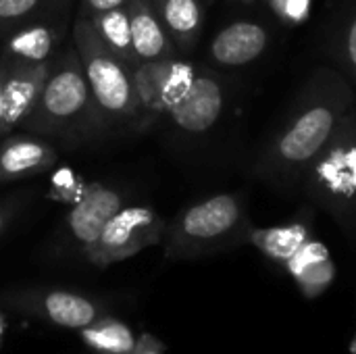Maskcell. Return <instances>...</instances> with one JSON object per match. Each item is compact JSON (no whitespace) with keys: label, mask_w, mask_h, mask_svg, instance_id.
<instances>
[{"label":"cell","mask_w":356,"mask_h":354,"mask_svg":"<svg viewBox=\"0 0 356 354\" xmlns=\"http://www.w3.org/2000/svg\"><path fill=\"white\" fill-rule=\"evenodd\" d=\"M48 4L50 0H0V31L27 23L31 17H38Z\"/></svg>","instance_id":"obj_21"},{"label":"cell","mask_w":356,"mask_h":354,"mask_svg":"<svg viewBox=\"0 0 356 354\" xmlns=\"http://www.w3.org/2000/svg\"><path fill=\"white\" fill-rule=\"evenodd\" d=\"M290 269L294 275L309 286H323L332 277V265L327 250L317 242H307L290 259Z\"/></svg>","instance_id":"obj_19"},{"label":"cell","mask_w":356,"mask_h":354,"mask_svg":"<svg viewBox=\"0 0 356 354\" xmlns=\"http://www.w3.org/2000/svg\"><path fill=\"white\" fill-rule=\"evenodd\" d=\"M165 230V219L152 207L123 204L108 219L100 236L81 252L92 265L102 269L159 244Z\"/></svg>","instance_id":"obj_6"},{"label":"cell","mask_w":356,"mask_h":354,"mask_svg":"<svg viewBox=\"0 0 356 354\" xmlns=\"http://www.w3.org/2000/svg\"><path fill=\"white\" fill-rule=\"evenodd\" d=\"M269 44V33L261 23L234 21L211 42V58L221 67H242L257 61Z\"/></svg>","instance_id":"obj_11"},{"label":"cell","mask_w":356,"mask_h":354,"mask_svg":"<svg viewBox=\"0 0 356 354\" xmlns=\"http://www.w3.org/2000/svg\"><path fill=\"white\" fill-rule=\"evenodd\" d=\"M334 52L342 65L346 79L356 86V0L348 6L334 35Z\"/></svg>","instance_id":"obj_20"},{"label":"cell","mask_w":356,"mask_h":354,"mask_svg":"<svg viewBox=\"0 0 356 354\" xmlns=\"http://www.w3.org/2000/svg\"><path fill=\"white\" fill-rule=\"evenodd\" d=\"M161 353H163L161 342H159L156 338H152V336H146V334L136 342V346H134V351H131V354H161Z\"/></svg>","instance_id":"obj_24"},{"label":"cell","mask_w":356,"mask_h":354,"mask_svg":"<svg viewBox=\"0 0 356 354\" xmlns=\"http://www.w3.org/2000/svg\"><path fill=\"white\" fill-rule=\"evenodd\" d=\"M81 340L98 354H131L136 346L129 328L117 319H100L81 328Z\"/></svg>","instance_id":"obj_17"},{"label":"cell","mask_w":356,"mask_h":354,"mask_svg":"<svg viewBox=\"0 0 356 354\" xmlns=\"http://www.w3.org/2000/svg\"><path fill=\"white\" fill-rule=\"evenodd\" d=\"M355 111L356 92L346 75L332 67H317L259 152L252 173L275 190H298L305 171Z\"/></svg>","instance_id":"obj_1"},{"label":"cell","mask_w":356,"mask_h":354,"mask_svg":"<svg viewBox=\"0 0 356 354\" xmlns=\"http://www.w3.org/2000/svg\"><path fill=\"white\" fill-rule=\"evenodd\" d=\"M13 211H15V202H8V204H0V232L6 227V223L10 221L13 217Z\"/></svg>","instance_id":"obj_25"},{"label":"cell","mask_w":356,"mask_h":354,"mask_svg":"<svg viewBox=\"0 0 356 354\" xmlns=\"http://www.w3.org/2000/svg\"><path fill=\"white\" fill-rule=\"evenodd\" d=\"M48 65H25L0 54V136L25 123L42 90Z\"/></svg>","instance_id":"obj_8"},{"label":"cell","mask_w":356,"mask_h":354,"mask_svg":"<svg viewBox=\"0 0 356 354\" xmlns=\"http://www.w3.org/2000/svg\"><path fill=\"white\" fill-rule=\"evenodd\" d=\"M244 2H252V0H244Z\"/></svg>","instance_id":"obj_27"},{"label":"cell","mask_w":356,"mask_h":354,"mask_svg":"<svg viewBox=\"0 0 356 354\" xmlns=\"http://www.w3.org/2000/svg\"><path fill=\"white\" fill-rule=\"evenodd\" d=\"M44 309H46V315L56 325L69 328V330L86 328L96 317V307L88 298L71 294V292H63V290L50 292L44 298Z\"/></svg>","instance_id":"obj_16"},{"label":"cell","mask_w":356,"mask_h":354,"mask_svg":"<svg viewBox=\"0 0 356 354\" xmlns=\"http://www.w3.org/2000/svg\"><path fill=\"white\" fill-rule=\"evenodd\" d=\"M298 190L334 215H356V111L305 171Z\"/></svg>","instance_id":"obj_5"},{"label":"cell","mask_w":356,"mask_h":354,"mask_svg":"<svg viewBox=\"0 0 356 354\" xmlns=\"http://www.w3.org/2000/svg\"><path fill=\"white\" fill-rule=\"evenodd\" d=\"M58 161V150L40 136L17 134L0 144V184L40 175Z\"/></svg>","instance_id":"obj_10"},{"label":"cell","mask_w":356,"mask_h":354,"mask_svg":"<svg viewBox=\"0 0 356 354\" xmlns=\"http://www.w3.org/2000/svg\"><path fill=\"white\" fill-rule=\"evenodd\" d=\"M92 29L96 31V35L100 38V42L113 52L117 54L121 61H125L127 65H136V52H134V44H131V25H129V13H127V4L125 6H117V8H108L102 13H92V15H83Z\"/></svg>","instance_id":"obj_15"},{"label":"cell","mask_w":356,"mask_h":354,"mask_svg":"<svg viewBox=\"0 0 356 354\" xmlns=\"http://www.w3.org/2000/svg\"><path fill=\"white\" fill-rule=\"evenodd\" d=\"M127 0H81V15H92V13H102L108 8L125 6Z\"/></svg>","instance_id":"obj_23"},{"label":"cell","mask_w":356,"mask_h":354,"mask_svg":"<svg viewBox=\"0 0 356 354\" xmlns=\"http://www.w3.org/2000/svg\"><path fill=\"white\" fill-rule=\"evenodd\" d=\"M246 223L238 194H215L184 209L169 230L171 248H194L223 240Z\"/></svg>","instance_id":"obj_7"},{"label":"cell","mask_w":356,"mask_h":354,"mask_svg":"<svg viewBox=\"0 0 356 354\" xmlns=\"http://www.w3.org/2000/svg\"><path fill=\"white\" fill-rule=\"evenodd\" d=\"M2 334H4V317L0 313V338H2Z\"/></svg>","instance_id":"obj_26"},{"label":"cell","mask_w":356,"mask_h":354,"mask_svg":"<svg viewBox=\"0 0 356 354\" xmlns=\"http://www.w3.org/2000/svg\"><path fill=\"white\" fill-rule=\"evenodd\" d=\"M250 240L269 257L290 261L302 244H307V230L302 225H288L275 230H254L250 232Z\"/></svg>","instance_id":"obj_18"},{"label":"cell","mask_w":356,"mask_h":354,"mask_svg":"<svg viewBox=\"0 0 356 354\" xmlns=\"http://www.w3.org/2000/svg\"><path fill=\"white\" fill-rule=\"evenodd\" d=\"M131 71L142 127L167 117L179 131L200 136L225 113V83L209 69L173 56L136 63Z\"/></svg>","instance_id":"obj_2"},{"label":"cell","mask_w":356,"mask_h":354,"mask_svg":"<svg viewBox=\"0 0 356 354\" xmlns=\"http://www.w3.org/2000/svg\"><path fill=\"white\" fill-rule=\"evenodd\" d=\"M73 46L79 54L100 125L138 123V98L131 65L113 54L79 15L73 23Z\"/></svg>","instance_id":"obj_4"},{"label":"cell","mask_w":356,"mask_h":354,"mask_svg":"<svg viewBox=\"0 0 356 354\" xmlns=\"http://www.w3.org/2000/svg\"><path fill=\"white\" fill-rule=\"evenodd\" d=\"M127 13L131 25V44L138 63L177 56V48L150 0H127Z\"/></svg>","instance_id":"obj_12"},{"label":"cell","mask_w":356,"mask_h":354,"mask_svg":"<svg viewBox=\"0 0 356 354\" xmlns=\"http://www.w3.org/2000/svg\"><path fill=\"white\" fill-rule=\"evenodd\" d=\"M63 25L58 21H35L13 31L2 46V56L25 65H48L63 40Z\"/></svg>","instance_id":"obj_13"},{"label":"cell","mask_w":356,"mask_h":354,"mask_svg":"<svg viewBox=\"0 0 356 354\" xmlns=\"http://www.w3.org/2000/svg\"><path fill=\"white\" fill-rule=\"evenodd\" d=\"M90 123L100 125L79 54L73 46L56 52L50 61L33 111L21 127L35 136H71Z\"/></svg>","instance_id":"obj_3"},{"label":"cell","mask_w":356,"mask_h":354,"mask_svg":"<svg viewBox=\"0 0 356 354\" xmlns=\"http://www.w3.org/2000/svg\"><path fill=\"white\" fill-rule=\"evenodd\" d=\"M125 204V194L108 184H88L79 196L71 202V209L65 215V232L71 242L81 250L90 246L108 219Z\"/></svg>","instance_id":"obj_9"},{"label":"cell","mask_w":356,"mask_h":354,"mask_svg":"<svg viewBox=\"0 0 356 354\" xmlns=\"http://www.w3.org/2000/svg\"><path fill=\"white\" fill-rule=\"evenodd\" d=\"M207 2H211V0H207Z\"/></svg>","instance_id":"obj_28"},{"label":"cell","mask_w":356,"mask_h":354,"mask_svg":"<svg viewBox=\"0 0 356 354\" xmlns=\"http://www.w3.org/2000/svg\"><path fill=\"white\" fill-rule=\"evenodd\" d=\"M159 19L163 21L167 33L171 35L177 50L188 52L196 46L202 23L204 10L200 0H150Z\"/></svg>","instance_id":"obj_14"},{"label":"cell","mask_w":356,"mask_h":354,"mask_svg":"<svg viewBox=\"0 0 356 354\" xmlns=\"http://www.w3.org/2000/svg\"><path fill=\"white\" fill-rule=\"evenodd\" d=\"M269 6L284 23H300L311 13V0H269Z\"/></svg>","instance_id":"obj_22"}]
</instances>
